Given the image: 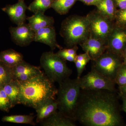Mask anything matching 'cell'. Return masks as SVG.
<instances>
[{"label":"cell","mask_w":126,"mask_h":126,"mask_svg":"<svg viewBox=\"0 0 126 126\" xmlns=\"http://www.w3.org/2000/svg\"><path fill=\"white\" fill-rule=\"evenodd\" d=\"M2 88L9 98L12 108L18 104L20 87L18 81L13 79Z\"/></svg>","instance_id":"cell-20"},{"label":"cell","mask_w":126,"mask_h":126,"mask_svg":"<svg viewBox=\"0 0 126 126\" xmlns=\"http://www.w3.org/2000/svg\"><path fill=\"white\" fill-rule=\"evenodd\" d=\"M40 64L46 76L54 83L69 78L73 73L66 61L53 51L44 52L41 56Z\"/></svg>","instance_id":"cell-5"},{"label":"cell","mask_w":126,"mask_h":126,"mask_svg":"<svg viewBox=\"0 0 126 126\" xmlns=\"http://www.w3.org/2000/svg\"><path fill=\"white\" fill-rule=\"evenodd\" d=\"M13 79L12 68L0 61V87H2Z\"/></svg>","instance_id":"cell-25"},{"label":"cell","mask_w":126,"mask_h":126,"mask_svg":"<svg viewBox=\"0 0 126 126\" xmlns=\"http://www.w3.org/2000/svg\"><path fill=\"white\" fill-rule=\"evenodd\" d=\"M120 98L122 101V104L121 106L122 111H124L126 113V96L124 95H119Z\"/></svg>","instance_id":"cell-32"},{"label":"cell","mask_w":126,"mask_h":126,"mask_svg":"<svg viewBox=\"0 0 126 126\" xmlns=\"http://www.w3.org/2000/svg\"><path fill=\"white\" fill-rule=\"evenodd\" d=\"M54 26L45 27L35 32L34 41L43 43L48 46L52 51L56 48L61 49L63 48V47L58 44Z\"/></svg>","instance_id":"cell-14"},{"label":"cell","mask_w":126,"mask_h":126,"mask_svg":"<svg viewBox=\"0 0 126 126\" xmlns=\"http://www.w3.org/2000/svg\"><path fill=\"white\" fill-rule=\"evenodd\" d=\"M9 30L13 42L19 46H27L34 41L35 32L28 24L25 23L16 27H11Z\"/></svg>","instance_id":"cell-10"},{"label":"cell","mask_w":126,"mask_h":126,"mask_svg":"<svg viewBox=\"0 0 126 126\" xmlns=\"http://www.w3.org/2000/svg\"><path fill=\"white\" fill-rule=\"evenodd\" d=\"M77 0H53L51 8L61 15H66Z\"/></svg>","instance_id":"cell-21"},{"label":"cell","mask_w":126,"mask_h":126,"mask_svg":"<svg viewBox=\"0 0 126 126\" xmlns=\"http://www.w3.org/2000/svg\"><path fill=\"white\" fill-rule=\"evenodd\" d=\"M78 49V46L72 48H62L60 49L56 54L65 61L74 63Z\"/></svg>","instance_id":"cell-26"},{"label":"cell","mask_w":126,"mask_h":126,"mask_svg":"<svg viewBox=\"0 0 126 126\" xmlns=\"http://www.w3.org/2000/svg\"><path fill=\"white\" fill-rule=\"evenodd\" d=\"M91 60L90 56L87 53L77 55L74 63L77 68V77L80 78L81 75L86 68V65L89 61Z\"/></svg>","instance_id":"cell-24"},{"label":"cell","mask_w":126,"mask_h":126,"mask_svg":"<svg viewBox=\"0 0 126 126\" xmlns=\"http://www.w3.org/2000/svg\"><path fill=\"white\" fill-rule=\"evenodd\" d=\"M118 93L119 95L126 96V84L123 86L118 87Z\"/></svg>","instance_id":"cell-33"},{"label":"cell","mask_w":126,"mask_h":126,"mask_svg":"<svg viewBox=\"0 0 126 126\" xmlns=\"http://www.w3.org/2000/svg\"><path fill=\"white\" fill-rule=\"evenodd\" d=\"M28 24L35 32L45 27L53 26L54 20L53 17L45 15V14L37 13L32 16L28 17Z\"/></svg>","instance_id":"cell-16"},{"label":"cell","mask_w":126,"mask_h":126,"mask_svg":"<svg viewBox=\"0 0 126 126\" xmlns=\"http://www.w3.org/2000/svg\"><path fill=\"white\" fill-rule=\"evenodd\" d=\"M114 21L116 25L126 27V8L118 9L116 12Z\"/></svg>","instance_id":"cell-28"},{"label":"cell","mask_w":126,"mask_h":126,"mask_svg":"<svg viewBox=\"0 0 126 126\" xmlns=\"http://www.w3.org/2000/svg\"><path fill=\"white\" fill-rule=\"evenodd\" d=\"M75 122L58 111L40 124L42 126H76Z\"/></svg>","instance_id":"cell-17"},{"label":"cell","mask_w":126,"mask_h":126,"mask_svg":"<svg viewBox=\"0 0 126 126\" xmlns=\"http://www.w3.org/2000/svg\"><path fill=\"white\" fill-rule=\"evenodd\" d=\"M18 104L36 109L44 102L55 98L57 88L43 72L27 81L19 82Z\"/></svg>","instance_id":"cell-2"},{"label":"cell","mask_w":126,"mask_h":126,"mask_svg":"<svg viewBox=\"0 0 126 126\" xmlns=\"http://www.w3.org/2000/svg\"><path fill=\"white\" fill-rule=\"evenodd\" d=\"M81 1L84 4L87 5H94L96 6L102 0H77Z\"/></svg>","instance_id":"cell-30"},{"label":"cell","mask_w":126,"mask_h":126,"mask_svg":"<svg viewBox=\"0 0 126 126\" xmlns=\"http://www.w3.org/2000/svg\"><path fill=\"white\" fill-rule=\"evenodd\" d=\"M12 69L13 79L19 82L27 81L43 73L40 67L31 65L24 60Z\"/></svg>","instance_id":"cell-11"},{"label":"cell","mask_w":126,"mask_h":126,"mask_svg":"<svg viewBox=\"0 0 126 126\" xmlns=\"http://www.w3.org/2000/svg\"><path fill=\"white\" fill-rule=\"evenodd\" d=\"M107 50L112 52L122 58L126 48V27L114 25L109 36Z\"/></svg>","instance_id":"cell-9"},{"label":"cell","mask_w":126,"mask_h":126,"mask_svg":"<svg viewBox=\"0 0 126 126\" xmlns=\"http://www.w3.org/2000/svg\"><path fill=\"white\" fill-rule=\"evenodd\" d=\"M92 62V69L114 82L118 71L123 63L121 57L107 50Z\"/></svg>","instance_id":"cell-6"},{"label":"cell","mask_w":126,"mask_h":126,"mask_svg":"<svg viewBox=\"0 0 126 126\" xmlns=\"http://www.w3.org/2000/svg\"><path fill=\"white\" fill-rule=\"evenodd\" d=\"M27 7L24 0H19L16 4L7 5L1 10L7 14L11 20L17 26L25 23L27 18L26 11Z\"/></svg>","instance_id":"cell-12"},{"label":"cell","mask_w":126,"mask_h":126,"mask_svg":"<svg viewBox=\"0 0 126 126\" xmlns=\"http://www.w3.org/2000/svg\"><path fill=\"white\" fill-rule=\"evenodd\" d=\"M123 60V63L126 64V48L123 52L122 55Z\"/></svg>","instance_id":"cell-34"},{"label":"cell","mask_w":126,"mask_h":126,"mask_svg":"<svg viewBox=\"0 0 126 126\" xmlns=\"http://www.w3.org/2000/svg\"><path fill=\"white\" fill-rule=\"evenodd\" d=\"M96 6L99 13L114 21L118 9L113 0H102Z\"/></svg>","instance_id":"cell-19"},{"label":"cell","mask_w":126,"mask_h":126,"mask_svg":"<svg viewBox=\"0 0 126 126\" xmlns=\"http://www.w3.org/2000/svg\"><path fill=\"white\" fill-rule=\"evenodd\" d=\"M118 92L81 89L75 120L85 126H123Z\"/></svg>","instance_id":"cell-1"},{"label":"cell","mask_w":126,"mask_h":126,"mask_svg":"<svg viewBox=\"0 0 126 126\" xmlns=\"http://www.w3.org/2000/svg\"><path fill=\"white\" fill-rule=\"evenodd\" d=\"M58 84L56 99L58 110L75 121V115L81 90L79 78H68Z\"/></svg>","instance_id":"cell-3"},{"label":"cell","mask_w":126,"mask_h":126,"mask_svg":"<svg viewBox=\"0 0 126 126\" xmlns=\"http://www.w3.org/2000/svg\"><path fill=\"white\" fill-rule=\"evenodd\" d=\"M34 116L31 115H11L5 116L2 117L1 121L6 122L30 124L35 126L34 121Z\"/></svg>","instance_id":"cell-22"},{"label":"cell","mask_w":126,"mask_h":126,"mask_svg":"<svg viewBox=\"0 0 126 126\" xmlns=\"http://www.w3.org/2000/svg\"><path fill=\"white\" fill-rule=\"evenodd\" d=\"M60 34L67 48L80 45L90 36L88 21L86 16L73 15L61 23Z\"/></svg>","instance_id":"cell-4"},{"label":"cell","mask_w":126,"mask_h":126,"mask_svg":"<svg viewBox=\"0 0 126 126\" xmlns=\"http://www.w3.org/2000/svg\"><path fill=\"white\" fill-rule=\"evenodd\" d=\"M58 110V103L55 98H50L44 102L35 109L37 113L36 123H40Z\"/></svg>","instance_id":"cell-15"},{"label":"cell","mask_w":126,"mask_h":126,"mask_svg":"<svg viewBox=\"0 0 126 126\" xmlns=\"http://www.w3.org/2000/svg\"><path fill=\"white\" fill-rule=\"evenodd\" d=\"M115 82L118 87L126 84V64L123 63L118 71Z\"/></svg>","instance_id":"cell-29"},{"label":"cell","mask_w":126,"mask_h":126,"mask_svg":"<svg viewBox=\"0 0 126 126\" xmlns=\"http://www.w3.org/2000/svg\"><path fill=\"white\" fill-rule=\"evenodd\" d=\"M53 0H34L27 7V9L34 14H45L47 10L51 8Z\"/></svg>","instance_id":"cell-23"},{"label":"cell","mask_w":126,"mask_h":126,"mask_svg":"<svg viewBox=\"0 0 126 126\" xmlns=\"http://www.w3.org/2000/svg\"><path fill=\"white\" fill-rule=\"evenodd\" d=\"M80 86L83 90H107L118 92L114 81L91 69L88 73L79 78Z\"/></svg>","instance_id":"cell-8"},{"label":"cell","mask_w":126,"mask_h":126,"mask_svg":"<svg viewBox=\"0 0 126 126\" xmlns=\"http://www.w3.org/2000/svg\"><path fill=\"white\" fill-rule=\"evenodd\" d=\"M23 60V54L12 49L0 52V61L10 67H14Z\"/></svg>","instance_id":"cell-18"},{"label":"cell","mask_w":126,"mask_h":126,"mask_svg":"<svg viewBox=\"0 0 126 126\" xmlns=\"http://www.w3.org/2000/svg\"><path fill=\"white\" fill-rule=\"evenodd\" d=\"M118 9H123L126 8V0H113Z\"/></svg>","instance_id":"cell-31"},{"label":"cell","mask_w":126,"mask_h":126,"mask_svg":"<svg viewBox=\"0 0 126 126\" xmlns=\"http://www.w3.org/2000/svg\"><path fill=\"white\" fill-rule=\"evenodd\" d=\"M11 108L9 98L2 87H0V110L9 112Z\"/></svg>","instance_id":"cell-27"},{"label":"cell","mask_w":126,"mask_h":126,"mask_svg":"<svg viewBox=\"0 0 126 126\" xmlns=\"http://www.w3.org/2000/svg\"><path fill=\"white\" fill-rule=\"evenodd\" d=\"M79 45L84 52L88 53L91 61L99 58L107 49V44L104 41L90 36Z\"/></svg>","instance_id":"cell-13"},{"label":"cell","mask_w":126,"mask_h":126,"mask_svg":"<svg viewBox=\"0 0 126 126\" xmlns=\"http://www.w3.org/2000/svg\"><path fill=\"white\" fill-rule=\"evenodd\" d=\"M86 16L88 21L90 36L107 44L109 36L115 25L114 21L102 15L97 10L90 12Z\"/></svg>","instance_id":"cell-7"}]
</instances>
